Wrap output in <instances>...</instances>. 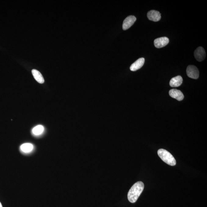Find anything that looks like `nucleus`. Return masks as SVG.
Here are the masks:
<instances>
[{"label": "nucleus", "instance_id": "obj_1", "mask_svg": "<svg viewBox=\"0 0 207 207\" xmlns=\"http://www.w3.org/2000/svg\"><path fill=\"white\" fill-rule=\"evenodd\" d=\"M144 188V183L138 181L131 187L128 193V200L131 203H135L142 193Z\"/></svg>", "mask_w": 207, "mask_h": 207}, {"label": "nucleus", "instance_id": "obj_2", "mask_svg": "<svg viewBox=\"0 0 207 207\" xmlns=\"http://www.w3.org/2000/svg\"><path fill=\"white\" fill-rule=\"evenodd\" d=\"M158 154L160 159L167 164L172 166L176 164V161L173 156L167 150L160 149L158 151Z\"/></svg>", "mask_w": 207, "mask_h": 207}, {"label": "nucleus", "instance_id": "obj_3", "mask_svg": "<svg viewBox=\"0 0 207 207\" xmlns=\"http://www.w3.org/2000/svg\"><path fill=\"white\" fill-rule=\"evenodd\" d=\"M187 76L194 79H197L199 77V71L198 68L194 65H189L187 68Z\"/></svg>", "mask_w": 207, "mask_h": 207}, {"label": "nucleus", "instance_id": "obj_4", "mask_svg": "<svg viewBox=\"0 0 207 207\" xmlns=\"http://www.w3.org/2000/svg\"><path fill=\"white\" fill-rule=\"evenodd\" d=\"M194 55L196 60L198 62L203 61L206 56L205 49L202 47H198L195 51Z\"/></svg>", "mask_w": 207, "mask_h": 207}, {"label": "nucleus", "instance_id": "obj_5", "mask_svg": "<svg viewBox=\"0 0 207 207\" xmlns=\"http://www.w3.org/2000/svg\"><path fill=\"white\" fill-rule=\"evenodd\" d=\"M136 18L134 16H128L123 21V30H126L130 28L136 21Z\"/></svg>", "mask_w": 207, "mask_h": 207}, {"label": "nucleus", "instance_id": "obj_6", "mask_svg": "<svg viewBox=\"0 0 207 207\" xmlns=\"http://www.w3.org/2000/svg\"><path fill=\"white\" fill-rule=\"evenodd\" d=\"M169 42V39L166 37H162L155 40L154 44L157 48H161L166 46Z\"/></svg>", "mask_w": 207, "mask_h": 207}, {"label": "nucleus", "instance_id": "obj_7", "mask_svg": "<svg viewBox=\"0 0 207 207\" xmlns=\"http://www.w3.org/2000/svg\"><path fill=\"white\" fill-rule=\"evenodd\" d=\"M147 16L149 20L153 22L159 21L161 18L160 12L155 10L149 11L147 13Z\"/></svg>", "mask_w": 207, "mask_h": 207}, {"label": "nucleus", "instance_id": "obj_8", "mask_svg": "<svg viewBox=\"0 0 207 207\" xmlns=\"http://www.w3.org/2000/svg\"><path fill=\"white\" fill-rule=\"evenodd\" d=\"M169 95L171 97L175 98L179 101H182L184 98L182 92L177 89H171L170 91Z\"/></svg>", "mask_w": 207, "mask_h": 207}, {"label": "nucleus", "instance_id": "obj_9", "mask_svg": "<svg viewBox=\"0 0 207 207\" xmlns=\"http://www.w3.org/2000/svg\"><path fill=\"white\" fill-rule=\"evenodd\" d=\"M144 62H145L144 58H140L131 65L130 70L134 71L140 69L143 66Z\"/></svg>", "mask_w": 207, "mask_h": 207}, {"label": "nucleus", "instance_id": "obj_10", "mask_svg": "<svg viewBox=\"0 0 207 207\" xmlns=\"http://www.w3.org/2000/svg\"><path fill=\"white\" fill-rule=\"evenodd\" d=\"M183 82L182 77L180 76L174 77L170 82V85L172 87H177L181 85Z\"/></svg>", "mask_w": 207, "mask_h": 207}, {"label": "nucleus", "instance_id": "obj_11", "mask_svg": "<svg viewBox=\"0 0 207 207\" xmlns=\"http://www.w3.org/2000/svg\"><path fill=\"white\" fill-rule=\"evenodd\" d=\"M34 148V145L32 144L25 143L20 146V149L22 152L29 153L32 151Z\"/></svg>", "mask_w": 207, "mask_h": 207}, {"label": "nucleus", "instance_id": "obj_12", "mask_svg": "<svg viewBox=\"0 0 207 207\" xmlns=\"http://www.w3.org/2000/svg\"><path fill=\"white\" fill-rule=\"evenodd\" d=\"M32 72L34 78L38 83L41 84H42L44 83V77L39 71L36 70L34 69L32 70Z\"/></svg>", "mask_w": 207, "mask_h": 207}, {"label": "nucleus", "instance_id": "obj_13", "mask_svg": "<svg viewBox=\"0 0 207 207\" xmlns=\"http://www.w3.org/2000/svg\"><path fill=\"white\" fill-rule=\"evenodd\" d=\"M44 127L41 125H38L36 126L33 129L32 132L33 134L36 136L41 135L44 132Z\"/></svg>", "mask_w": 207, "mask_h": 207}, {"label": "nucleus", "instance_id": "obj_14", "mask_svg": "<svg viewBox=\"0 0 207 207\" xmlns=\"http://www.w3.org/2000/svg\"><path fill=\"white\" fill-rule=\"evenodd\" d=\"M0 207H3L2 204L1 203V202H0Z\"/></svg>", "mask_w": 207, "mask_h": 207}]
</instances>
